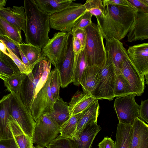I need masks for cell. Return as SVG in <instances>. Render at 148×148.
I'll return each mask as SVG.
<instances>
[{
  "label": "cell",
  "mask_w": 148,
  "mask_h": 148,
  "mask_svg": "<svg viewBox=\"0 0 148 148\" xmlns=\"http://www.w3.org/2000/svg\"><path fill=\"white\" fill-rule=\"evenodd\" d=\"M85 30L86 40L83 51L87 65L102 69L106 60L103 37L98 25L92 22Z\"/></svg>",
  "instance_id": "cell-3"
},
{
  "label": "cell",
  "mask_w": 148,
  "mask_h": 148,
  "mask_svg": "<svg viewBox=\"0 0 148 148\" xmlns=\"http://www.w3.org/2000/svg\"><path fill=\"white\" fill-rule=\"evenodd\" d=\"M87 66L83 50L79 54L77 60L74 63L73 82L74 85L78 86L80 84L82 77Z\"/></svg>",
  "instance_id": "cell-33"
},
{
  "label": "cell",
  "mask_w": 148,
  "mask_h": 148,
  "mask_svg": "<svg viewBox=\"0 0 148 148\" xmlns=\"http://www.w3.org/2000/svg\"><path fill=\"white\" fill-rule=\"evenodd\" d=\"M127 35L129 42L148 39V13L137 11Z\"/></svg>",
  "instance_id": "cell-16"
},
{
  "label": "cell",
  "mask_w": 148,
  "mask_h": 148,
  "mask_svg": "<svg viewBox=\"0 0 148 148\" xmlns=\"http://www.w3.org/2000/svg\"><path fill=\"white\" fill-rule=\"evenodd\" d=\"M138 11L148 13V0H127Z\"/></svg>",
  "instance_id": "cell-41"
},
{
  "label": "cell",
  "mask_w": 148,
  "mask_h": 148,
  "mask_svg": "<svg viewBox=\"0 0 148 148\" xmlns=\"http://www.w3.org/2000/svg\"><path fill=\"white\" fill-rule=\"evenodd\" d=\"M0 50L4 54L10 57V54L7 52V47L5 45L3 42L0 41Z\"/></svg>",
  "instance_id": "cell-49"
},
{
  "label": "cell",
  "mask_w": 148,
  "mask_h": 148,
  "mask_svg": "<svg viewBox=\"0 0 148 148\" xmlns=\"http://www.w3.org/2000/svg\"><path fill=\"white\" fill-rule=\"evenodd\" d=\"M114 88V97L135 94L128 82L121 73L115 74Z\"/></svg>",
  "instance_id": "cell-31"
},
{
  "label": "cell",
  "mask_w": 148,
  "mask_h": 148,
  "mask_svg": "<svg viewBox=\"0 0 148 148\" xmlns=\"http://www.w3.org/2000/svg\"><path fill=\"white\" fill-rule=\"evenodd\" d=\"M120 71L129 82L136 96L141 95L145 88V77L141 75L135 69L128 57L124 59Z\"/></svg>",
  "instance_id": "cell-14"
},
{
  "label": "cell",
  "mask_w": 148,
  "mask_h": 148,
  "mask_svg": "<svg viewBox=\"0 0 148 148\" xmlns=\"http://www.w3.org/2000/svg\"><path fill=\"white\" fill-rule=\"evenodd\" d=\"M99 112V106L98 100L96 99L91 105L86 110L78 121L76 130L77 140L79 136L88 126L97 123Z\"/></svg>",
  "instance_id": "cell-21"
},
{
  "label": "cell",
  "mask_w": 148,
  "mask_h": 148,
  "mask_svg": "<svg viewBox=\"0 0 148 148\" xmlns=\"http://www.w3.org/2000/svg\"><path fill=\"white\" fill-rule=\"evenodd\" d=\"M103 3L105 16L96 17L101 33L106 40L114 38L120 41L127 34L137 9L135 7Z\"/></svg>",
  "instance_id": "cell-1"
},
{
  "label": "cell",
  "mask_w": 148,
  "mask_h": 148,
  "mask_svg": "<svg viewBox=\"0 0 148 148\" xmlns=\"http://www.w3.org/2000/svg\"><path fill=\"white\" fill-rule=\"evenodd\" d=\"M71 34L74 37L77 38L79 40L83 50L86 40V33L85 29L77 28Z\"/></svg>",
  "instance_id": "cell-43"
},
{
  "label": "cell",
  "mask_w": 148,
  "mask_h": 148,
  "mask_svg": "<svg viewBox=\"0 0 148 148\" xmlns=\"http://www.w3.org/2000/svg\"><path fill=\"white\" fill-rule=\"evenodd\" d=\"M95 100L91 94L77 91L69 103V110L71 116L84 112Z\"/></svg>",
  "instance_id": "cell-20"
},
{
  "label": "cell",
  "mask_w": 148,
  "mask_h": 148,
  "mask_svg": "<svg viewBox=\"0 0 148 148\" xmlns=\"http://www.w3.org/2000/svg\"><path fill=\"white\" fill-rule=\"evenodd\" d=\"M127 51L131 63L141 75L145 77L148 74V43L130 46Z\"/></svg>",
  "instance_id": "cell-13"
},
{
  "label": "cell",
  "mask_w": 148,
  "mask_h": 148,
  "mask_svg": "<svg viewBox=\"0 0 148 148\" xmlns=\"http://www.w3.org/2000/svg\"><path fill=\"white\" fill-rule=\"evenodd\" d=\"M12 96L10 93L4 96L0 100V139L13 137L9 121Z\"/></svg>",
  "instance_id": "cell-18"
},
{
  "label": "cell",
  "mask_w": 148,
  "mask_h": 148,
  "mask_svg": "<svg viewBox=\"0 0 148 148\" xmlns=\"http://www.w3.org/2000/svg\"><path fill=\"white\" fill-rule=\"evenodd\" d=\"M18 44L27 59L32 71L36 65L44 58L42 55L41 49L26 43L22 42Z\"/></svg>",
  "instance_id": "cell-28"
},
{
  "label": "cell",
  "mask_w": 148,
  "mask_h": 148,
  "mask_svg": "<svg viewBox=\"0 0 148 148\" xmlns=\"http://www.w3.org/2000/svg\"><path fill=\"white\" fill-rule=\"evenodd\" d=\"M92 15L86 12L80 18L72 27L71 33H73L77 28L84 29L92 22Z\"/></svg>",
  "instance_id": "cell-38"
},
{
  "label": "cell",
  "mask_w": 148,
  "mask_h": 148,
  "mask_svg": "<svg viewBox=\"0 0 148 148\" xmlns=\"http://www.w3.org/2000/svg\"><path fill=\"white\" fill-rule=\"evenodd\" d=\"M5 35V32L0 26V35Z\"/></svg>",
  "instance_id": "cell-51"
},
{
  "label": "cell",
  "mask_w": 148,
  "mask_h": 148,
  "mask_svg": "<svg viewBox=\"0 0 148 148\" xmlns=\"http://www.w3.org/2000/svg\"><path fill=\"white\" fill-rule=\"evenodd\" d=\"M106 53L110 57L115 74L121 73L120 70L124 59L128 57L127 51L120 40L114 38L106 40Z\"/></svg>",
  "instance_id": "cell-15"
},
{
  "label": "cell",
  "mask_w": 148,
  "mask_h": 148,
  "mask_svg": "<svg viewBox=\"0 0 148 148\" xmlns=\"http://www.w3.org/2000/svg\"></svg>",
  "instance_id": "cell-56"
},
{
  "label": "cell",
  "mask_w": 148,
  "mask_h": 148,
  "mask_svg": "<svg viewBox=\"0 0 148 148\" xmlns=\"http://www.w3.org/2000/svg\"><path fill=\"white\" fill-rule=\"evenodd\" d=\"M98 146V148H116L115 142L108 136L105 137Z\"/></svg>",
  "instance_id": "cell-46"
},
{
  "label": "cell",
  "mask_w": 148,
  "mask_h": 148,
  "mask_svg": "<svg viewBox=\"0 0 148 148\" xmlns=\"http://www.w3.org/2000/svg\"><path fill=\"white\" fill-rule=\"evenodd\" d=\"M69 103L60 97L54 102L53 111L49 114L60 127L71 116L69 110Z\"/></svg>",
  "instance_id": "cell-26"
},
{
  "label": "cell",
  "mask_w": 148,
  "mask_h": 148,
  "mask_svg": "<svg viewBox=\"0 0 148 148\" xmlns=\"http://www.w3.org/2000/svg\"><path fill=\"white\" fill-rule=\"evenodd\" d=\"M60 126L49 114L42 115L36 123L33 134L32 142L42 147H46L58 136Z\"/></svg>",
  "instance_id": "cell-7"
},
{
  "label": "cell",
  "mask_w": 148,
  "mask_h": 148,
  "mask_svg": "<svg viewBox=\"0 0 148 148\" xmlns=\"http://www.w3.org/2000/svg\"><path fill=\"white\" fill-rule=\"evenodd\" d=\"M12 133L19 148H31L32 138L25 135L18 124L13 119L9 120Z\"/></svg>",
  "instance_id": "cell-29"
},
{
  "label": "cell",
  "mask_w": 148,
  "mask_h": 148,
  "mask_svg": "<svg viewBox=\"0 0 148 148\" xmlns=\"http://www.w3.org/2000/svg\"><path fill=\"white\" fill-rule=\"evenodd\" d=\"M47 148H73L71 140L61 136H58L47 147Z\"/></svg>",
  "instance_id": "cell-37"
},
{
  "label": "cell",
  "mask_w": 148,
  "mask_h": 148,
  "mask_svg": "<svg viewBox=\"0 0 148 148\" xmlns=\"http://www.w3.org/2000/svg\"><path fill=\"white\" fill-rule=\"evenodd\" d=\"M132 132V125L119 123L115 143L116 148H131Z\"/></svg>",
  "instance_id": "cell-25"
},
{
  "label": "cell",
  "mask_w": 148,
  "mask_h": 148,
  "mask_svg": "<svg viewBox=\"0 0 148 148\" xmlns=\"http://www.w3.org/2000/svg\"><path fill=\"white\" fill-rule=\"evenodd\" d=\"M135 94L116 97L114 108L118 119L119 123L132 125L135 120L138 118L139 105L136 102Z\"/></svg>",
  "instance_id": "cell-10"
},
{
  "label": "cell",
  "mask_w": 148,
  "mask_h": 148,
  "mask_svg": "<svg viewBox=\"0 0 148 148\" xmlns=\"http://www.w3.org/2000/svg\"><path fill=\"white\" fill-rule=\"evenodd\" d=\"M47 60L44 57L38 62L32 72L26 75L21 84L20 97L23 103L30 112L35 89L42 75Z\"/></svg>",
  "instance_id": "cell-9"
},
{
  "label": "cell",
  "mask_w": 148,
  "mask_h": 148,
  "mask_svg": "<svg viewBox=\"0 0 148 148\" xmlns=\"http://www.w3.org/2000/svg\"><path fill=\"white\" fill-rule=\"evenodd\" d=\"M131 148H148V125L139 118L132 125Z\"/></svg>",
  "instance_id": "cell-19"
},
{
  "label": "cell",
  "mask_w": 148,
  "mask_h": 148,
  "mask_svg": "<svg viewBox=\"0 0 148 148\" xmlns=\"http://www.w3.org/2000/svg\"><path fill=\"white\" fill-rule=\"evenodd\" d=\"M31 148H42L40 147L38 145H36L35 146H34L33 145H32Z\"/></svg>",
  "instance_id": "cell-54"
},
{
  "label": "cell",
  "mask_w": 148,
  "mask_h": 148,
  "mask_svg": "<svg viewBox=\"0 0 148 148\" xmlns=\"http://www.w3.org/2000/svg\"><path fill=\"white\" fill-rule=\"evenodd\" d=\"M0 41L3 43L7 48L20 58L21 57L18 47L12 40L5 35H0Z\"/></svg>",
  "instance_id": "cell-39"
},
{
  "label": "cell",
  "mask_w": 148,
  "mask_h": 148,
  "mask_svg": "<svg viewBox=\"0 0 148 148\" xmlns=\"http://www.w3.org/2000/svg\"><path fill=\"white\" fill-rule=\"evenodd\" d=\"M73 50L74 54V63L77 60L79 56L83 50L79 40L73 37Z\"/></svg>",
  "instance_id": "cell-45"
},
{
  "label": "cell",
  "mask_w": 148,
  "mask_h": 148,
  "mask_svg": "<svg viewBox=\"0 0 148 148\" xmlns=\"http://www.w3.org/2000/svg\"><path fill=\"white\" fill-rule=\"evenodd\" d=\"M143 121L148 123V100L141 101L139 106L138 118Z\"/></svg>",
  "instance_id": "cell-42"
},
{
  "label": "cell",
  "mask_w": 148,
  "mask_h": 148,
  "mask_svg": "<svg viewBox=\"0 0 148 148\" xmlns=\"http://www.w3.org/2000/svg\"><path fill=\"white\" fill-rule=\"evenodd\" d=\"M105 65L100 69L97 84L91 95L95 99L112 100L114 97V88L116 75L112 60L106 53Z\"/></svg>",
  "instance_id": "cell-5"
},
{
  "label": "cell",
  "mask_w": 148,
  "mask_h": 148,
  "mask_svg": "<svg viewBox=\"0 0 148 148\" xmlns=\"http://www.w3.org/2000/svg\"><path fill=\"white\" fill-rule=\"evenodd\" d=\"M100 69L95 66H87L82 77L80 84L83 92L91 94L96 88Z\"/></svg>",
  "instance_id": "cell-24"
},
{
  "label": "cell",
  "mask_w": 148,
  "mask_h": 148,
  "mask_svg": "<svg viewBox=\"0 0 148 148\" xmlns=\"http://www.w3.org/2000/svg\"><path fill=\"white\" fill-rule=\"evenodd\" d=\"M148 74H146L145 76V79H146V82L147 83V84H148Z\"/></svg>",
  "instance_id": "cell-53"
},
{
  "label": "cell",
  "mask_w": 148,
  "mask_h": 148,
  "mask_svg": "<svg viewBox=\"0 0 148 148\" xmlns=\"http://www.w3.org/2000/svg\"><path fill=\"white\" fill-rule=\"evenodd\" d=\"M7 1V0H0V7L5 6Z\"/></svg>",
  "instance_id": "cell-50"
},
{
  "label": "cell",
  "mask_w": 148,
  "mask_h": 148,
  "mask_svg": "<svg viewBox=\"0 0 148 148\" xmlns=\"http://www.w3.org/2000/svg\"><path fill=\"white\" fill-rule=\"evenodd\" d=\"M68 34L66 53L62 62L56 68L59 73L61 87H66L73 82L74 68V54L73 50V36L71 33Z\"/></svg>",
  "instance_id": "cell-12"
},
{
  "label": "cell",
  "mask_w": 148,
  "mask_h": 148,
  "mask_svg": "<svg viewBox=\"0 0 148 148\" xmlns=\"http://www.w3.org/2000/svg\"><path fill=\"white\" fill-rule=\"evenodd\" d=\"M5 54L0 50V59L2 58L4 56Z\"/></svg>",
  "instance_id": "cell-52"
},
{
  "label": "cell",
  "mask_w": 148,
  "mask_h": 148,
  "mask_svg": "<svg viewBox=\"0 0 148 148\" xmlns=\"http://www.w3.org/2000/svg\"><path fill=\"white\" fill-rule=\"evenodd\" d=\"M84 111L71 115L69 118L60 126V135L61 136L71 140H77L76 135L77 124L78 121L82 116Z\"/></svg>",
  "instance_id": "cell-27"
},
{
  "label": "cell",
  "mask_w": 148,
  "mask_h": 148,
  "mask_svg": "<svg viewBox=\"0 0 148 148\" xmlns=\"http://www.w3.org/2000/svg\"><path fill=\"white\" fill-rule=\"evenodd\" d=\"M50 88L54 102L60 97V89L61 84L60 75L57 69L54 68L50 71Z\"/></svg>",
  "instance_id": "cell-36"
},
{
  "label": "cell",
  "mask_w": 148,
  "mask_h": 148,
  "mask_svg": "<svg viewBox=\"0 0 148 148\" xmlns=\"http://www.w3.org/2000/svg\"><path fill=\"white\" fill-rule=\"evenodd\" d=\"M7 51L15 64L18 68L20 72L26 75L29 74V72L27 70L25 65L21 59L15 54L10 49L7 47Z\"/></svg>",
  "instance_id": "cell-40"
},
{
  "label": "cell",
  "mask_w": 148,
  "mask_h": 148,
  "mask_svg": "<svg viewBox=\"0 0 148 148\" xmlns=\"http://www.w3.org/2000/svg\"><path fill=\"white\" fill-rule=\"evenodd\" d=\"M84 5L86 12L96 17H103L106 15V9L103 0H87Z\"/></svg>",
  "instance_id": "cell-35"
},
{
  "label": "cell",
  "mask_w": 148,
  "mask_h": 148,
  "mask_svg": "<svg viewBox=\"0 0 148 148\" xmlns=\"http://www.w3.org/2000/svg\"><path fill=\"white\" fill-rule=\"evenodd\" d=\"M86 12L84 4L73 2L69 8L49 16L50 28L70 33L72 27Z\"/></svg>",
  "instance_id": "cell-4"
},
{
  "label": "cell",
  "mask_w": 148,
  "mask_h": 148,
  "mask_svg": "<svg viewBox=\"0 0 148 148\" xmlns=\"http://www.w3.org/2000/svg\"><path fill=\"white\" fill-rule=\"evenodd\" d=\"M50 79L49 74L45 84L34 97L31 106L30 112L36 123L42 115L50 114L53 111L54 101L50 90Z\"/></svg>",
  "instance_id": "cell-11"
},
{
  "label": "cell",
  "mask_w": 148,
  "mask_h": 148,
  "mask_svg": "<svg viewBox=\"0 0 148 148\" xmlns=\"http://www.w3.org/2000/svg\"><path fill=\"white\" fill-rule=\"evenodd\" d=\"M68 34L60 32L55 33L41 49L42 56L56 68L64 59L66 53Z\"/></svg>",
  "instance_id": "cell-8"
},
{
  "label": "cell",
  "mask_w": 148,
  "mask_h": 148,
  "mask_svg": "<svg viewBox=\"0 0 148 148\" xmlns=\"http://www.w3.org/2000/svg\"><path fill=\"white\" fill-rule=\"evenodd\" d=\"M0 148H19L13 137L8 139H0Z\"/></svg>",
  "instance_id": "cell-44"
},
{
  "label": "cell",
  "mask_w": 148,
  "mask_h": 148,
  "mask_svg": "<svg viewBox=\"0 0 148 148\" xmlns=\"http://www.w3.org/2000/svg\"><path fill=\"white\" fill-rule=\"evenodd\" d=\"M12 95L10 107V115L26 135L32 138L36 123L31 112L22 102L20 95Z\"/></svg>",
  "instance_id": "cell-6"
},
{
  "label": "cell",
  "mask_w": 148,
  "mask_h": 148,
  "mask_svg": "<svg viewBox=\"0 0 148 148\" xmlns=\"http://www.w3.org/2000/svg\"><path fill=\"white\" fill-rule=\"evenodd\" d=\"M16 43V45H17L18 47V48L20 52V55L22 61L25 65L28 71L29 72L31 73V72H32V71L31 68L30 64L27 59L25 57V56L23 53V52L21 50L19 46L18 45V43Z\"/></svg>",
  "instance_id": "cell-48"
},
{
  "label": "cell",
  "mask_w": 148,
  "mask_h": 148,
  "mask_svg": "<svg viewBox=\"0 0 148 148\" xmlns=\"http://www.w3.org/2000/svg\"><path fill=\"white\" fill-rule=\"evenodd\" d=\"M20 72L17 66L9 56L5 54L0 59V78L2 80Z\"/></svg>",
  "instance_id": "cell-30"
},
{
  "label": "cell",
  "mask_w": 148,
  "mask_h": 148,
  "mask_svg": "<svg viewBox=\"0 0 148 148\" xmlns=\"http://www.w3.org/2000/svg\"><path fill=\"white\" fill-rule=\"evenodd\" d=\"M103 3L120 6L135 7L127 0H103Z\"/></svg>",
  "instance_id": "cell-47"
},
{
  "label": "cell",
  "mask_w": 148,
  "mask_h": 148,
  "mask_svg": "<svg viewBox=\"0 0 148 148\" xmlns=\"http://www.w3.org/2000/svg\"><path fill=\"white\" fill-rule=\"evenodd\" d=\"M0 17L24 33L26 32V18L23 6L12 8L0 7Z\"/></svg>",
  "instance_id": "cell-17"
},
{
  "label": "cell",
  "mask_w": 148,
  "mask_h": 148,
  "mask_svg": "<svg viewBox=\"0 0 148 148\" xmlns=\"http://www.w3.org/2000/svg\"><path fill=\"white\" fill-rule=\"evenodd\" d=\"M26 75L21 72L13 75L3 81L7 90L19 95L22 82Z\"/></svg>",
  "instance_id": "cell-32"
},
{
  "label": "cell",
  "mask_w": 148,
  "mask_h": 148,
  "mask_svg": "<svg viewBox=\"0 0 148 148\" xmlns=\"http://www.w3.org/2000/svg\"><path fill=\"white\" fill-rule=\"evenodd\" d=\"M101 130L97 123L89 125L83 130L76 140H71L73 148H91L93 141Z\"/></svg>",
  "instance_id": "cell-22"
},
{
  "label": "cell",
  "mask_w": 148,
  "mask_h": 148,
  "mask_svg": "<svg viewBox=\"0 0 148 148\" xmlns=\"http://www.w3.org/2000/svg\"><path fill=\"white\" fill-rule=\"evenodd\" d=\"M23 7L26 18V43L42 49L50 39L49 16L38 8L34 0H25Z\"/></svg>",
  "instance_id": "cell-2"
},
{
  "label": "cell",
  "mask_w": 148,
  "mask_h": 148,
  "mask_svg": "<svg viewBox=\"0 0 148 148\" xmlns=\"http://www.w3.org/2000/svg\"><path fill=\"white\" fill-rule=\"evenodd\" d=\"M75 0H34L38 8L50 16L70 7Z\"/></svg>",
  "instance_id": "cell-23"
},
{
  "label": "cell",
  "mask_w": 148,
  "mask_h": 148,
  "mask_svg": "<svg viewBox=\"0 0 148 148\" xmlns=\"http://www.w3.org/2000/svg\"><path fill=\"white\" fill-rule=\"evenodd\" d=\"M0 26L4 31L5 35L16 43L20 44L22 42L21 30L9 23L0 17Z\"/></svg>",
  "instance_id": "cell-34"
},
{
  "label": "cell",
  "mask_w": 148,
  "mask_h": 148,
  "mask_svg": "<svg viewBox=\"0 0 148 148\" xmlns=\"http://www.w3.org/2000/svg\"></svg>",
  "instance_id": "cell-55"
}]
</instances>
